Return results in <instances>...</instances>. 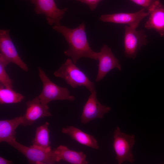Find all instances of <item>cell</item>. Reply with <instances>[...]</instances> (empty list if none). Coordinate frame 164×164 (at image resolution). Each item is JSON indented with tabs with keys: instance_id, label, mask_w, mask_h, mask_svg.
<instances>
[{
	"instance_id": "2e32d148",
	"label": "cell",
	"mask_w": 164,
	"mask_h": 164,
	"mask_svg": "<svg viewBox=\"0 0 164 164\" xmlns=\"http://www.w3.org/2000/svg\"><path fill=\"white\" fill-rule=\"evenodd\" d=\"M22 116L10 120L0 121V142H5L15 139V130L22 123Z\"/></svg>"
},
{
	"instance_id": "52a82bcc",
	"label": "cell",
	"mask_w": 164,
	"mask_h": 164,
	"mask_svg": "<svg viewBox=\"0 0 164 164\" xmlns=\"http://www.w3.org/2000/svg\"><path fill=\"white\" fill-rule=\"evenodd\" d=\"M0 54L9 63H14L27 72L28 67L19 56L10 36L9 29L0 30Z\"/></svg>"
},
{
	"instance_id": "3957f363",
	"label": "cell",
	"mask_w": 164,
	"mask_h": 164,
	"mask_svg": "<svg viewBox=\"0 0 164 164\" xmlns=\"http://www.w3.org/2000/svg\"><path fill=\"white\" fill-rule=\"evenodd\" d=\"M38 68L39 76L43 84L42 91L38 96L42 103L47 104L54 100L73 101L75 99L74 96L70 95L67 88L57 85L50 79L40 67H38Z\"/></svg>"
},
{
	"instance_id": "277c9868",
	"label": "cell",
	"mask_w": 164,
	"mask_h": 164,
	"mask_svg": "<svg viewBox=\"0 0 164 164\" xmlns=\"http://www.w3.org/2000/svg\"><path fill=\"white\" fill-rule=\"evenodd\" d=\"M113 138V148L118 163L122 164L125 161L132 163L134 159L131 151L135 142V136L121 132L117 127L114 132Z\"/></svg>"
},
{
	"instance_id": "7402d4cb",
	"label": "cell",
	"mask_w": 164,
	"mask_h": 164,
	"mask_svg": "<svg viewBox=\"0 0 164 164\" xmlns=\"http://www.w3.org/2000/svg\"><path fill=\"white\" fill-rule=\"evenodd\" d=\"M13 163L11 161L7 160L2 157H0V164H11Z\"/></svg>"
},
{
	"instance_id": "7a4b0ae2",
	"label": "cell",
	"mask_w": 164,
	"mask_h": 164,
	"mask_svg": "<svg viewBox=\"0 0 164 164\" xmlns=\"http://www.w3.org/2000/svg\"><path fill=\"white\" fill-rule=\"evenodd\" d=\"M74 63L72 60L67 59L57 70L53 75L64 79L73 88L80 86L86 87L91 93L96 91L94 83Z\"/></svg>"
},
{
	"instance_id": "30bf717a",
	"label": "cell",
	"mask_w": 164,
	"mask_h": 164,
	"mask_svg": "<svg viewBox=\"0 0 164 164\" xmlns=\"http://www.w3.org/2000/svg\"><path fill=\"white\" fill-rule=\"evenodd\" d=\"M145 9L143 8L134 13L103 14L100 16L99 19L104 22L127 24L128 26L136 29L141 21L149 15L148 12H145Z\"/></svg>"
},
{
	"instance_id": "5bb4252c",
	"label": "cell",
	"mask_w": 164,
	"mask_h": 164,
	"mask_svg": "<svg viewBox=\"0 0 164 164\" xmlns=\"http://www.w3.org/2000/svg\"><path fill=\"white\" fill-rule=\"evenodd\" d=\"M148 12L149 17L145 27L155 30L161 37H164V5L160 2Z\"/></svg>"
},
{
	"instance_id": "8992f818",
	"label": "cell",
	"mask_w": 164,
	"mask_h": 164,
	"mask_svg": "<svg viewBox=\"0 0 164 164\" xmlns=\"http://www.w3.org/2000/svg\"><path fill=\"white\" fill-rule=\"evenodd\" d=\"M148 43L144 30H137L128 26H125L124 54L126 58L135 59L141 47Z\"/></svg>"
},
{
	"instance_id": "6da1fadb",
	"label": "cell",
	"mask_w": 164,
	"mask_h": 164,
	"mask_svg": "<svg viewBox=\"0 0 164 164\" xmlns=\"http://www.w3.org/2000/svg\"><path fill=\"white\" fill-rule=\"evenodd\" d=\"M85 27L84 22L72 29L60 24L55 25L53 27L54 30L64 36L67 43L69 47L64 51V54L71 57L75 64L81 58L97 60V52L94 51L90 46L85 32Z\"/></svg>"
},
{
	"instance_id": "5b68a950",
	"label": "cell",
	"mask_w": 164,
	"mask_h": 164,
	"mask_svg": "<svg viewBox=\"0 0 164 164\" xmlns=\"http://www.w3.org/2000/svg\"><path fill=\"white\" fill-rule=\"evenodd\" d=\"M23 155L29 163L32 164H52L56 162L53 150L46 152L32 147L22 145L16 141L11 140L7 142Z\"/></svg>"
},
{
	"instance_id": "ba28073f",
	"label": "cell",
	"mask_w": 164,
	"mask_h": 164,
	"mask_svg": "<svg viewBox=\"0 0 164 164\" xmlns=\"http://www.w3.org/2000/svg\"><path fill=\"white\" fill-rule=\"evenodd\" d=\"M31 2L34 5L36 13L44 15L50 25L60 24V21L67 10V8H58L54 0H31Z\"/></svg>"
},
{
	"instance_id": "9a60e30c",
	"label": "cell",
	"mask_w": 164,
	"mask_h": 164,
	"mask_svg": "<svg viewBox=\"0 0 164 164\" xmlns=\"http://www.w3.org/2000/svg\"><path fill=\"white\" fill-rule=\"evenodd\" d=\"M61 132L68 135L72 139L82 145L96 149L99 148L97 141L93 136L75 127L70 126L63 128Z\"/></svg>"
},
{
	"instance_id": "9c48e42d",
	"label": "cell",
	"mask_w": 164,
	"mask_h": 164,
	"mask_svg": "<svg viewBox=\"0 0 164 164\" xmlns=\"http://www.w3.org/2000/svg\"><path fill=\"white\" fill-rule=\"evenodd\" d=\"M97 59L99 63L96 82L102 80L107 73L114 68H116L119 70L121 69L119 60L106 44H104L100 51L97 52Z\"/></svg>"
},
{
	"instance_id": "4fadbf2b",
	"label": "cell",
	"mask_w": 164,
	"mask_h": 164,
	"mask_svg": "<svg viewBox=\"0 0 164 164\" xmlns=\"http://www.w3.org/2000/svg\"><path fill=\"white\" fill-rule=\"evenodd\" d=\"M56 162L60 160L72 164H87L86 155L82 152L69 149L67 146L60 145L53 149Z\"/></svg>"
},
{
	"instance_id": "d6986e66",
	"label": "cell",
	"mask_w": 164,
	"mask_h": 164,
	"mask_svg": "<svg viewBox=\"0 0 164 164\" xmlns=\"http://www.w3.org/2000/svg\"><path fill=\"white\" fill-rule=\"evenodd\" d=\"M9 64L3 57L0 55V83L5 87L13 88V80L7 73L5 67Z\"/></svg>"
},
{
	"instance_id": "8fae6325",
	"label": "cell",
	"mask_w": 164,
	"mask_h": 164,
	"mask_svg": "<svg viewBox=\"0 0 164 164\" xmlns=\"http://www.w3.org/2000/svg\"><path fill=\"white\" fill-rule=\"evenodd\" d=\"M111 110L109 107L101 104L98 101L96 91L92 92L83 106L80 117L81 123L85 124L96 118H102Z\"/></svg>"
},
{
	"instance_id": "44dd1931",
	"label": "cell",
	"mask_w": 164,
	"mask_h": 164,
	"mask_svg": "<svg viewBox=\"0 0 164 164\" xmlns=\"http://www.w3.org/2000/svg\"><path fill=\"white\" fill-rule=\"evenodd\" d=\"M87 5L91 11L94 10L98 4L103 0H75Z\"/></svg>"
},
{
	"instance_id": "7c38bea8",
	"label": "cell",
	"mask_w": 164,
	"mask_h": 164,
	"mask_svg": "<svg viewBox=\"0 0 164 164\" xmlns=\"http://www.w3.org/2000/svg\"><path fill=\"white\" fill-rule=\"evenodd\" d=\"M26 104L25 113L22 116L21 125L23 126H30L40 118L52 116L49 110L48 105L42 103L38 97H36L32 100L27 101Z\"/></svg>"
},
{
	"instance_id": "e0dca14e",
	"label": "cell",
	"mask_w": 164,
	"mask_h": 164,
	"mask_svg": "<svg viewBox=\"0 0 164 164\" xmlns=\"http://www.w3.org/2000/svg\"><path fill=\"white\" fill-rule=\"evenodd\" d=\"M49 123L46 122L36 128L35 136L32 141L31 146L46 152L52 150L49 141Z\"/></svg>"
},
{
	"instance_id": "ac0fdd59",
	"label": "cell",
	"mask_w": 164,
	"mask_h": 164,
	"mask_svg": "<svg viewBox=\"0 0 164 164\" xmlns=\"http://www.w3.org/2000/svg\"><path fill=\"white\" fill-rule=\"evenodd\" d=\"M22 94L17 92L12 88L5 87L0 84V103L1 104L16 103L24 98Z\"/></svg>"
},
{
	"instance_id": "ffe728a7",
	"label": "cell",
	"mask_w": 164,
	"mask_h": 164,
	"mask_svg": "<svg viewBox=\"0 0 164 164\" xmlns=\"http://www.w3.org/2000/svg\"><path fill=\"white\" fill-rule=\"evenodd\" d=\"M136 4L144 7L149 12L160 2V0H130Z\"/></svg>"
}]
</instances>
